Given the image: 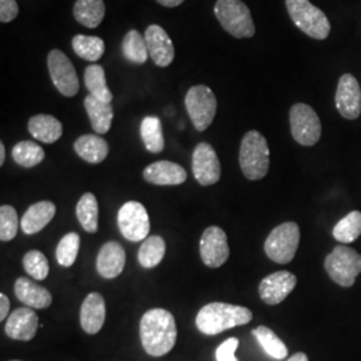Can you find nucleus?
I'll list each match as a JSON object with an SVG mask.
<instances>
[{
	"label": "nucleus",
	"mask_w": 361,
	"mask_h": 361,
	"mask_svg": "<svg viewBox=\"0 0 361 361\" xmlns=\"http://www.w3.org/2000/svg\"><path fill=\"white\" fill-rule=\"evenodd\" d=\"M177 324L174 316L166 310H147L141 319L140 336L147 355L161 357L174 348L177 341Z\"/></svg>",
	"instance_id": "1"
},
{
	"label": "nucleus",
	"mask_w": 361,
	"mask_h": 361,
	"mask_svg": "<svg viewBox=\"0 0 361 361\" xmlns=\"http://www.w3.org/2000/svg\"><path fill=\"white\" fill-rule=\"evenodd\" d=\"M253 319L252 310L226 302H210L198 312L195 325L204 335H219L234 326L246 325Z\"/></svg>",
	"instance_id": "2"
},
{
	"label": "nucleus",
	"mask_w": 361,
	"mask_h": 361,
	"mask_svg": "<svg viewBox=\"0 0 361 361\" xmlns=\"http://www.w3.org/2000/svg\"><path fill=\"white\" fill-rule=\"evenodd\" d=\"M271 165V152L267 138L257 131H247L240 147V166L247 180H262Z\"/></svg>",
	"instance_id": "3"
},
{
	"label": "nucleus",
	"mask_w": 361,
	"mask_h": 361,
	"mask_svg": "<svg viewBox=\"0 0 361 361\" xmlns=\"http://www.w3.org/2000/svg\"><path fill=\"white\" fill-rule=\"evenodd\" d=\"M214 13L222 28L234 38H253L256 27L250 10L243 0H217Z\"/></svg>",
	"instance_id": "4"
},
{
	"label": "nucleus",
	"mask_w": 361,
	"mask_h": 361,
	"mask_svg": "<svg viewBox=\"0 0 361 361\" xmlns=\"http://www.w3.org/2000/svg\"><path fill=\"white\" fill-rule=\"evenodd\" d=\"M285 3L292 22L304 34L317 40L329 37L331 23L326 15L310 0H285Z\"/></svg>",
	"instance_id": "5"
},
{
	"label": "nucleus",
	"mask_w": 361,
	"mask_h": 361,
	"mask_svg": "<svg viewBox=\"0 0 361 361\" xmlns=\"http://www.w3.org/2000/svg\"><path fill=\"white\" fill-rule=\"evenodd\" d=\"M324 265L336 284L350 288L361 273V255L348 246H336Z\"/></svg>",
	"instance_id": "6"
},
{
	"label": "nucleus",
	"mask_w": 361,
	"mask_h": 361,
	"mask_svg": "<svg viewBox=\"0 0 361 361\" xmlns=\"http://www.w3.org/2000/svg\"><path fill=\"white\" fill-rule=\"evenodd\" d=\"M300 228L296 222H285L271 231L265 241V253L277 264H289L296 256Z\"/></svg>",
	"instance_id": "7"
},
{
	"label": "nucleus",
	"mask_w": 361,
	"mask_h": 361,
	"mask_svg": "<svg viewBox=\"0 0 361 361\" xmlns=\"http://www.w3.org/2000/svg\"><path fill=\"white\" fill-rule=\"evenodd\" d=\"M185 106L195 130L205 131L217 113V98L210 87L197 85L186 92Z\"/></svg>",
	"instance_id": "8"
},
{
	"label": "nucleus",
	"mask_w": 361,
	"mask_h": 361,
	"mask_svg": "<svg viewBox=\"0 0 361 361\" xmlns=\"http://www.w3.org/2000/svg\"><path fill=\"white\" fill-rule=\"evenodd\" d=\"M289 121L292 137L297 143L313 146L320 141L322 122L316 111L308 104H293L289 113Z\"/></svg>",
	"instance_id": "9"
},
{
	"label": "nucleus",
	"mask_w": 361,
	"mask_h": 361,
	"mask_svg": "<svg viewBox=\"0 0 361 361\" xmlns=\"http://www.w3.org/2000/svg\"><path fill=\"white\" fill-rule=\"evenodd\" d=\"M118 226L122 235L131 243L145 241L150 233V219L146 207L137 201H129L118 212Z\"/></svg>",
	"instance_id": "10"
},
{
	"label": "nucleus",
	"mask_w": 361,
	"mask_h": 361,
	"mask_svg": "<svg viewBox=\"0 0 361 361\" xmlns=\"http://www.w3.org/2000/svg\"><path fill=\"white\" fill-rule=\"evenodd\" d=\"M47 67L56 90L67 98L75 97L79 91V79L75 67L65 52L56 49L49 52Z\"/></svg>",
	"instance_id": "11"
},
{
	"label": "nucleus",
	"mask_w": 361,
	"mask_h": 361,
	"mask_svg": "<svg viewBox=\"0 0 361 361\" xmlns=\"http://www.w3.org/2000/svg\"><path fill=\"white\" fill-rule=\"evenodd\" d=\"M200 253L204 264L209 268L222 267L231 255L226 233L219 226H209L202 233Z\"/></svg>",
	"instance_id": "12"
},
{
	"label": "nucleus",
	"mask_w": 361,
	"mask_h": 361,
	"mask_svg": "<svg viewBox=\"0 0 361 361\" xmlns=\"http://www.w3.org/2000/svg\"><path fill=\"white\" fill-rule=\"evenodd\" d=\"M194 178L202 186H210L221 178V164L219 155L212 145L198 143L195 146L192 158Z\"/></svg>",
	"instance_id": "13"
},
{
	"label": "nucleus",
	"mask_w": 361,
	"mask_h": 361,
	"mask_svg": "<svg viewBox=\"0 0 361 361\" xmlns=\"http://www.w3.org/2000/svg\"><path fill=\"white\" fill-rule=\"evenodd\" d=\"M336 107L341 116L353 121L361 114V89L357 79L352 74L340 78L336 90Z\"/></svg>",
	"instance_id": "14"
},
{
	"label": "nucleus",
	"mask_w": 361,
	"mask_h": 361,
	"mask_svg": "<svg viewBox=\"0 0 361 361\" xmlns=\"http://www.w3.org/2000/svg\"><path fill=\"white\" fill-rule=\"evenodd\" d=\"M296 276L290 271H280L267 276L259 283V297L268 305H277L283 302L289 293L296 288Z\"/></svg>",
	"instance_id": "15"
},
{
	"label": "nucleus",
	"mask_w": 361,
	"mask_h": 361,
	"mask_svg": "<svg viewBox=\"0 0 361 361\" xmlns=\"http://www.w3.org/2000/svg\"><path fill=\"white\" fill-rule=\"evenodd\" d=\"M145 40L152 61L158 67H168L173 63L176 50L168 32L158 25H152L146 28Z\"/></svg>",
	"instance_id": "16"
},
{
	"label": "nucleus",
	"mask_w": 361,
	"mask_h": 361,
	"mask_svg": "<svg viewBox=\"0 0 361 361\" xmlns=\"http://www.w3.org/2000/svg\"><path fill=\"white\" fill-rule=\"evenodd\" d=\"M39 317L32 308H16L8 316L4 332L10 338L19 341H30L38 332Z\"/></svg>",
	"instance_id": "17"
},
{
	"label": "nucleus",
	"mask_w": 361,
	"mask_h": 361,
	"mask_svg": "<svg viewBox=\"0 0 361 361\" xmlns=\"http://www.w3.org/2000/svg\"><path fill=\"white\" fill-rule=\"evenodd\" d=\"M143 178L158 186H177L188 178L186 170L171 161H157L143 170Z\"/></svg>",
	"instance_id": "18"
},
{
	"label": "nucleus",
	"mask_w": 361,
	"mask_h": 361,
	"mask_svg": "<svg viewBox=\"0 0 361 361\" xmlns=\"http://www.w3.org/2000/svg\"><path fill=\"white\" fill-rule=\"evenodd\" d=\"M126 264V253L123 246L116 241L106 243L97 257L98 273L107 280L118 277Z\"/></svg>",
	"instance_id": "19"
},
{
	"label": "nucleus",
	"mask_w": 361,
	"mask_h": 361,
	"mask_svg": "<svg viewBox=\"0 0 361 361\" xmlns=\"http://www.w3.org/2000/svg\"><path fill=\"white\" fill-rule=\"evenodd\" d=\"M106 319V305L102 295L94 292L85 298L80 307V325L89 335H97Z\"/></svg>",
	"instance_id": "20"
},
{
	"label": "nucleus",
	"mask_w": 361,
	"mask_h": 361,
	"mask_svg": "<svg viewBox=\"0 0 361 361\" xmlns=\"http://www.w3.org/2000/svg\"><path fill=\"white\" fill-rule=\"evenodd\" d=\"M15 296L20 302H23L28 308L32 310H44L51 305V293L34 283L32 280H28L27 277H19L15 283Z\"/></svg>",
	"instance_id": "21"
},
{
	"label": "nucleus",
	"mask_w": 361,
	"mask_h": 361,
	"mask_svg": "<svg viewBox=\"0 0 361 361\" xmlns=\"http://www.w3.org/2000/svg\"><path fill=\"white\" fill-rule=\"evenodd\" d=\"M56 213V207L51 201H40L28 207L20 221L22 231L31 235L44 229Z\"/></svg>",
	"instance_id": "22"
},
{
	"label": "nucleus",
	"mask_w": 361,
	"mask_h": 361,
	"mask_svg": "<svg viewBox=\"0 0 361 361\" xmlns=\"http://www.w3.org/2000/svg\"><path fill=\"white\" fill-rule=\"evenodd\" d=\"M28 131L40 142L54 143L62 137L63 126L55 116L38 114L30 118Z\"/></svg>",
	"instance_id": "23"
},
{
	"label": "nucleus",
	"mask_w": 361,
	"mask_h": 361,
	"mask_svg": "<svg viewBox=\"0 0 361 361\" xmlns=\"http://www.w3.org/2000/svg\"><path fill=\"white\" fill-rule=\"evenodd\" d=\"M74 150L83 161L97 165L109 155V143L102 137L94 134H85L74 142Z\"/></svg>",
	"instance_id": "24"
},
{
	"label": "nucleus",
	"mask_w": 361,
	"mask_h": 361,
	"mask_svg": "<svg viewBox=\"0 0 361 361\" xmlns=\"http://www.w3.org/2000/svg\"><path fill=\"white\" fill-rule=\"evenodd\" d=\"M85 109L90 118L91 126L94 131L101 135L106 134L111 128L114 118V110L111 104H106L94 98L92 95H87L85 98Z\"/></svg>",
	"instance_id": "25"
},
{
	"label": "nucleus",
	"mask_w": 361,
	"mask_h": 361,
	"mask_svg": "<svg viewBox=\"0 0 361 361\" xmlns=\"http://www.w3.org/2000/svg\"><path fill=\"white\" fill-rule=\"evenodd\" d=\"M104 0H77L74 4V18L78 23L87 28H97L104 20Z\"/></svg>",
	"instance_id": "26"
},
{
	"label": "nucleus",
	"mask_w": 361,
	"mask_h": 361,
	"mask_svg": "<svg viewBox=\"0 0 361 361\" xmlns=\"http://www.w3.org/2000/svg\"><path fill=\"white\" fill-rule=\"evenodd\" d=\"M85 85L86 89L90 92L94 98L111 104L113 102V92L109 89L106 75L102 66L90 65L85 70Z\"/></svg>",
	"instance_id": "27"
},
{
	"label": "nucleus",
	"mask_w": 361,
	"mask_h": 361,
	"mask_svg": "<svg viewBox=\"0 0 361 361\" xmlns=\"http://www.w3.org/2000/svg\"><path fill=\"white\" fill-rule=\"evenodd\" d=\"M122 54L126 61L135 65L146 63L149 55V50L146 46L145 37L137 30H130L125 35L122 42Z\"/></svg>",
	"instance_id": "28"
},
{
	"label": "nucleus",
	"mask_w": 361,
	"mask_h": 361,
	"mask_svg": "<svg viewBox=\"0 0 361 361\" xmlns=\"http://www.w3.org/2000/svg\"><path fill=\"white\" fill-rule=\"evenodd\" d=\"M141 137L145 147L153 153L158 154L165 147V138L162 131V123L158 116H145L141 123Z\"/></svg>",
	"instance_id": "29"
},
{
	"label": "nucleus",
	"mask_w": 361,
	"mask_h": 361,
	"mask_svg": "<svg viewBox=\"0 0 361 361\" xmlns=\"http://www.w3.org/2000/svg\"><path fill=\"white\" fill-rule=\"evenodd\" d=\"M98 216L99 207L95 195L92 193L83 194L77 205V217L80 226L91 234L98 232Z\"/></svg>",
	"instance_id": "30"
},
{
	"label": "nucleus",
	"mask_w": 361,
	"mask_h": 361,
	"mask_svg": "<svg viewBox=\"0 0 361 361\" xmlns=\"http://www.w3.org/2000/svg\"><path fill=\"white\" fill-rule=\"evenodd\" d=\"M166 244L162 237L152 235L147 237L138 250V261L146 269L155 268L165 256Z\"/></svg>",
	"instance_id": "31"
},
{
	"label": "nucleus",
	"mask_w": 361,
	"mask_h": 361,
	"mask_svg": "<svg viewBox=\"0 0 361 361\" xmlns=\"http://www.w3.org/2000/svg\"><path fill=\"white\" fill-rule=\"evenodd\" d=\"M71 46L78 56L87 62H98L104 56V39L98 38V37L75 35L73 38Z\"/></svg>",
	"instance_id": "32"
},
{
	"label": "nucleus",
	"mask_w": 361,
	"mask_h": 361,
	"mask_svg": "<svg viewBox=\"0 0 361 361\" xmlns=\"http://www.w3.org/2000/svg\"><path fill=\"white\" fill-rule=\"evenodd\" d=\"M252 334L257 338L262 349L273 359L283 360L288 356V348H286L284 341L268 326L259 325Z\"/></svg>",
	"instance_id": "33"
},
{
	"label": "nucleus",
	"mask_w": 361,
	"mask_h": 361,
	"mask_svg": "<svg viewBox=\"0 0 361 361\" xmlns=\"http://www.w3.org/2000/svg\"><path fill=\"white\" fill-rule=\"evenodd\" d=\"M361 235V212H350L334 228V237L341 244H350Z\"/></svg>",
	"instance_id": "34"
},
{
	"label": "nucleus",
	"mask_w": 361,
	"mask_h": 361,
	"mask_svg": "<svg viewBox=\"0 0 361 361\" xmlns=\"http://www.w3.org/2000/svg\"><path fill=\"white\" fill-rule=\"evenodd\" d=\"M44 150L38 143L22 141L16 143L13 149V161L22 168H34L44 159Z\"/></svg>",
	"instance_id": "35"
},
{
	"label": "nucleus",
	"mask_w": 361,
	"mask_h": 361,
	"mask_svg": "<svg viewBox=\"0 0 361 361\" xmlns=\"http://www.w3.org/2000/svg\"><path fill=\"white\" fill-rule=\"evenodd\" d=\"M80 237L78 233H68L59 241L56 247V259L63 268H70L78 257Z\"/></svg>",
	"instance_id": "36"
},
{
	"label": "nucleus",
	"mask_w": 361,
	"mask_h": 361,
	"mask_svg": "<svg viewBox=\"0 0 361 361\" xmlns=\"http://www.w3.org/2000/svg\"><path fill=\"white\" fill-rule=\"evenodd\" d=\"M25 271L35 280L42 281L46 280L50 271V265L46 256L39 250H30L27 252L26 256L23 258Z\"/></svg>",
	"instance_id": "37"
},
{
	"label": "nucleus",
	"mask_w": 361,
	"mask_h": 361,
	"mask_svg": "<svg viewBox=\"0 0 361 361\" xmlns=\"http://www.w3.org/2000/svg\"><path fill=\"white\" fill-rule=\"evenodd\" d=\"M18 233V214L10 205L0 207V240L11 241Z\"/></svg>",
	"instance_id": "38"
},
{
	"label": "nucleus",
	"mask_w": 361,
	"mask_h": 361,
	"mask_svg": "<svg viewBox=\"0 0 361 361\" xmlns=\"http://www.w3.org/2000/svg\"><path fill=\"white\" fill-rule=\"evenodd\" d=\"M238 344L240 341L235 337L225 340L216 352L217 361H238L235 359V350L238 348Z\"/></svg>",
	"instance_id": "39"
},
{
	"label": "nucleus",
	"mask_w": 361,
	"mask_h": 361,
	"mask_svg": "<svg viewBox=\"0 0 361 361\" xmlns=\"http://www.w3.org/2000/svg\"><path fill=\"white\" fill-rule=\"evenodd\" d=\"M19 6L16 0H0V22L10 23L18 16Z\"/></svg>",
	"instance_id": "40"
},
{
	"label": "nucleus",
	"mask_w": 361,
	"mask_h": 361,
	"mask_svg": "<svg viewBox=\"0 0 361 361\" xmlns=\"http://www.w3.org/2000/svg\"><path fill=\"white\" fill-rule=\"evenodd\" d=\"M10 312V300L4 293L0 295V320H6Z\"/></svg>",
	"instance_id": "41"
},
{
	"label": "nucleus",
	"mask_w": 361,
	"mask_h": 361,
	"mask_svg": "<svg viewBox=\"0 0 361 361\" xmlns=\"http://www.w3.org/2000/svg\"><path fill=\"white\" fill-rule=\"evenodd\" d=\"M161 6L164 7H168V8H174V7H178L180 4H182L185 0H157Z\"/></svg>",
	"instance_id": "42"
},
{
	"label": "nucleus",
	"mask_w": 361,
	"mask_h": 361,
	"mask_svg": "<svg viewBox=\"0 0 361 361\" xmlns=\"http://www.w3.org/2000/svg\"><path fill=\"white\" fill-rule=\"evenodd\" d=\"M286 361H310L308 360V356L302 352H297L293 356H290Z\"/></svg>",
	"instance_id": "43"
},
{
	"label": "nucleus",
	"mask_w": 361,
	"mask_h": 361,
	"mask_svg": "<svg viewBox=\"0 0 361 361\" xmlns=\"http://www.w3.org/2000/svg\"><path fill=\"white\" fill-rule=\"evenodd\" d=\"M6 161V147H4V143L0 142V166H3Z\"/></svg>",
	"instance_id": "44"
},
{
	"label": "nucleus",
	"mask_w": 361,
	"mask_h": 361,
	"mask_svg": "<svg viewBox=\"0 0 361 361\" xmlns=\"http://www.w3.org/2000/svg\"><path fill=\"white\" fill-rule=\"evenodd\" d=\"M11 361H19V360H11Z\"/></svg>",
	"instance_id": "45"
}]
</instances>
